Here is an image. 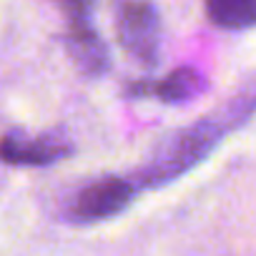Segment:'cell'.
I'll return each instance as SVG.
<instances>
[{"instance_id": "1", "label": "cell", "mask_w": 256, "mask_h": 256, "mask_svg": "<svg viewBox=\"0 0 256 256\" xmlns=\"http://www.w3.org/2000/svg\"><path fill=\"white\" fill-rule=\"evenodd\" d=\"M226 128H228V123L224 118L206 116L204 120H198V123L184 128V131L174 134L156 151L151 164L144 168L141 184L154 188V186H164V184L178 178L181 174L194 168L201 158H206L214 151V146L226 134Z\"/></svg>"}, {"instance_id": "2", "label": "cell", "mask_w": 256, "mask_h": 256, "mask_svg": "<svg viewBox=\"0 0 256 256\" xmlns=\"http://www.w3.org/2000/svg\"><path fill=\"white\" fill-rule=\"evenodd\" d=\"M118 40L120 46L141 58V60H151L156 56L158 48V18L156 10L148 3H123L118 10Z\"/></svg>"}, {"instance_id": "3", "label": "cell", "mask_w": 256, "mask_h": 256, "mask_svg": "<svg viewBox=\"0 0 256 256\" xmlns=\"http://www.w3.org/2000/svg\"><path fill=\"white\" fill-rule=\"evenodd\" d=\"M134 196V184L123 178H106L83 188L76 198L73 214L80 221H100L120 214Z\"/></svg>"}, {"instance_id": "4", "label": "cell", "mask_w": 256, "mask_h": 256, "mask_svg": "<svg viewBox=\"0 0 256 256\" xmlns=\"http://www.w3.org/2000/svg\"><path fill=\"white\" fill-rule=\"evenodd\" d=\"M70 148L60 146V141L38 138V141H23V138H6L0 144V158L18 166H46L58 158H63Z\"/></svg>"}, {"instance_id": "5", "label": "cell", "mask_w": 256, "mask_h": 256, "mask_svg": "<svg viewBox=\"0 0 256 256\" xmlns=\"http://www.w3.org/2000/svg\"><path fill=\"white\" fill-rule=\"evenodd\" d=\"M70 50L78 60V66L88 73H98L106 68V48L100 43V38L83 23H73V30H70Z\"/></svg>"}, {"instance_id": "6", "label": "cell", "mask_w": 256, "mask_h": 256, "mask_svg": "<svg viewBox=\"0 0 256 256\" xmlns=\"http://www.w3.org/2000/svg\"><path fill=\"white\" fill-rule=\"evenodd\" d=\"M208 16L221 28H248L256 23V0H206Z\"/></svg>"}, {"instance_id": "7", "label": "cell", "mask_w": 256, "mask_h": 256, "mask_svg": "<svg viewBox=\"0 0 256 256\" xmlns=\"http://www.w3.org/2000/svg\"><path fill=\"white\" fill-rule=\"evenodd\" d=\"M201 86H204V80L194 68H178L164 83L156 86V93L168 103H178V100H188L191 96H196L201 90Z\"/></svg>"}]
</instances>
